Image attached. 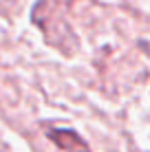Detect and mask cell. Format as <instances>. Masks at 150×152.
I'll return each instance as SVG.
<instances>
[{"instance_id":"cell-2","label":"cell","mask_w":150,"mask_h":152,"mask_svg":"<svg viewBox=\"0 0 150 152\" xmlns=\"http://www.w3.org/2000/svg\"><path fill=\"white\" fill-rule=\"evenodd\" d=\"M75 152H89V150H86V148H84V150H75Z\"/></svg>"},{"instance_id":"cell-1","label":"cell","mask_w":150,"mask_h":152,"mask_svg":"<svg viewBox=\"0 0 150 152\" xmlns=\"http://www.w3.org/2000/svg\"><path fill=\"white\" fill-rule=\"evenodd\" d=\"M44 132H46V137L53 141L58 148H62V150L75 152V150H84L86 148V141L82 139L75 130H69V128H49V126H44Z\"/></svg>"}]
</instances>
